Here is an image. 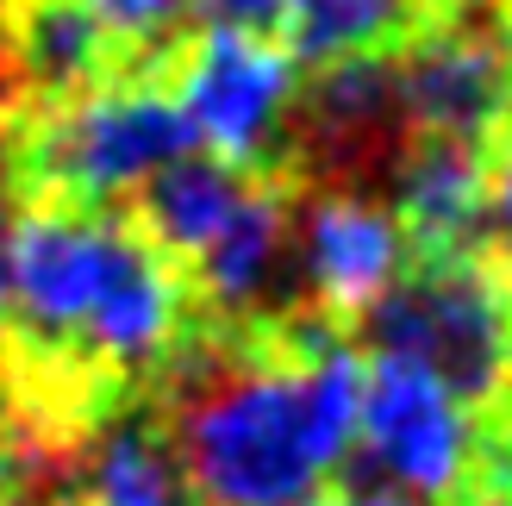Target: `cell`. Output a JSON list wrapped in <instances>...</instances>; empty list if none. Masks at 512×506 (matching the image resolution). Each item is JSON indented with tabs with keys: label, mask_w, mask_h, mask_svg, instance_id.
<instances>
[{
	"label": "cell",
	"mask_w": 512,
	"mask_h": 506,
	"mask_svg": "<svg viewBox=\"0 0 512 506\" xmlns=\"http://www.w3.org/2000/svg\"><path fill=\"white\" fill-rule=\"evenodd\" d=\"M144 394L200 506H313L344 482L363 350L313 307L250 325L194 319Z\"/></svg>",
	"instance_id": "cell-1"
},
{
	"label": "cell",
	"mask_w": 512,
	"mask_h": 506,
	"mask_svg": "<svg viewBox=\"0 0 512 506\" xmlns=\"http://www.w3.org/2000/svg\"><path fill=\"white\" fill-rule=\"evenodd\" d=\"M188 150L194 132L163 69H125L63 107L0 125V175L13 207H113Z\"/></svg>",
	"instance_id": "cell-2"
},
{
	"label": "cell",
	"mask_w": 512,
	"mask_h": 506,
	"mask_svg": "<svg viewBox=\"0 0 512 506\" xmlns=\"http://www.w3.org/2000/svg\"><path fill=\"white\" fill-rule=\"evenodd\" d=\"M356 332L375 357L413 363L475 413H494L512 394V269L488 250L413 257Z\"/></svg>",
	"instance_id": "cell-3"
},
{
	"label": "cell",
	"mask_w": 512,
	"mask_h": 506,
	"mask_svg": "<svg viewBox=\"0 0 512 506\" xmlns=\"http://www.w3.org/2000/svg\"><path fill=\"white\" fill-rule=\"evenodd\" d=\"M350 488L406 494L425 506H469L481 475V413L413 363H363V413L350 444Z\"/></svg>",
	"instance_id": "cell-4"
},
{
	"label": "cell",
	"mask_w": 512,
	"mask_h": 506,
	"mask_svg": "<svg viewBox=\"0 0 512 506\" xmlns=\"http://www.w3.org/2000/svg\"><path fill=\"white\" fill-rule=\"evenodd\" d=\"M163 82L182 107L194 150L256 175H288V132L300 107V63L275 38L188 32L169 50Z\"/></svg>",
	"instance_id": "cell-5"
},
{
	"label": "cell",
	"mask_w": 512,
	"mask_h": 506,
	"mask_svg": "<svg viewBox=\"0 0 512 506\" xmlns=\"http://www.w3.org/2000/svg\"><path fill=\"white\" fill-rule=\"evenodd\" d=\"M394 100L406 138L488 144L512 119V13L500 0H456L394 57Z\"/></svg>",
	"instance_id": "cell-6"
},
{
	"label": "cell",
	"mask_w": 512,
	"mask_h": 506,
	"mask_svg": "<svg viewBox=\"0 0 512 506\" xmlns=\"http://www.w3.org/2000/svg\"><path fill=\"white\" fill-rule=\"evenodd\" d=\"M406 263H413V244L388 213V200L356 188H313L306 207L294 200V275H300L294 307H313L350 332L400 282Z\"/></svg>",
	"instance_id": "cell-7"
},
{
	"label": "cell",
	"mask_w": 512,
	"mask_h": 506,
	"mask_svg": "<svg viewBox=\"0 0 512 506\" xmlns=\"http://www.w3.org/2000/svg\"><path fill=\"white\" fill-rule=\"evenodd\" d=\"M381 194H388V213L400 219L413 257L481 250V213H488V144L406 138L394 169L381 175Z\"/></svg>",
	"instance_id": "cell-8"
},
{
	"label": "cell",
	"mask_w": 512,
	"mask_h": 506,
	"mask_svg": "<svg viewBox=\"0 0 512 506\" xmlns=\"http://www.w3.org/2000/svg\"><path fill=\"white\" fill-rule=\"evenodd\" d=\"M57 506H200L150 394L119 400L82 432Z\"/></svg>",
	"instance_id": "cell-9"
},
{
	"label": "cell",
	"mask_w": 512,
	"mask_h": 506,
	"mask_svg": "<svg viewBox=\"0 0 512 506\" xmlns=\"http://www.w3.org/2000/svg\"><path fill=\"white\" fill-rule=\"evenodd\" d=\"M456 0H288L281 7V50L300 69L400 57L413 38H425Z\"/></svg>",
	"instance_id": "cell-10"
},
{
	"label": "cell",
	"mask_w": 512,
	"mask_h": 506,
	"mask_svg": "<svg viewBox=\"0 0 512 506\" xmlns=\"http://www.w3.org/2000/svg\"><path fill=\"white\" fill-rule=\"evenodd\" d=\"M250 182H256V169L219 163V157H207V150H188V157L163 163L138 188V207L125 219H132L175 269H188L200 250L232 225V213L244 207Z\"/></svg>",
	"instance_id": "cell-11"
},
{
	"label": "cell",
	"mask_w": 512,
	"mask_h": 506,
	"mask_svg": "<svg viewBox=\"0 0 512 506\" xmlns=\"http://www.w3.org/2000/svg\"><path fill=\"white\" fill-rule=\"evenodd\" d=\"M88 7L100 13V25L132 50V57L144 69H163L169 63V50L182 44L188 32V0H88Z\"/></svg>",
	"instance_id": "cell-12"
},
{
	"label": "cell",
	"mask_w": 512,
	"mask_h": 506,
	"mask_svg": "<svg viewBox=\"0 0 512 506\" xmlns=\"http://www.w3.org/2000/svg\"><path fill=\"white\" fill-rule=\"evenodd\" d=\"M481 250L512 269V119L488 138V213H481Z\"/></svg>",
	"instance_id": "cell-13"
},
{
	"label": "cell",
	"mask_w": 512,
	"mask_h": 506,
	"mask_svg": "<svg viewBox=\"0 0 512 506\" xmlns=\"http://www.w3.org/2000/svg\"><path fill=\"white\" fill-rule=\"evenodd\" d=\"M288 0H188V19L200 32H238V38H275Z\"/></svg>",
	"instance_id": "cell-14"
},
{
	"label": "cell",
	"mask_w": 512,
	"mask_h": 506,
	"mask_svg": "<svg viewBox=\"0 0 512 506\" xmlns=\"http://www.w3.org/2000/svg\"><path fill=\"white\" fill-rule=\"evenodd\" d=\"M313 506H425V500H406V494H375V488H338V494H319Z\"/></svg>",
	"instance_id": "cell-15"
},
{
	"label": "cell",
	"mask_w": 512,
	"mask_h": 506,
	"mask_svg": "<svg viewBox=\"0 0 512 506\" xmlns=\"http://www.w3.org/2000/svg\"><path fill=\"white\" fill-rule=\"evenodd\" d=\"M7 225H13V194L0 175V338H7Z\"/></svg>",
	"instance_id": "cell-16"
},
{
	"label": "cell",
	"mask_w": 512,
	"mask_h": 506,
	"mask_svg": "<svg viewBox=\"0 0 512 506\" xmlns=\"http://www.w3.org/2000/svg\"><path fill=\"white\" fill-rule=\"evenodd\" d=\"M0 506H38V500H13V494H0Z\"/></svg>",
	"instance_id": "cell-17"
},
{
	"label": "cell",
	"mask_w": 512,
	"mask_h": 506,
	"mask_svg": "<svg viewBox=\"0 0 512 506\" xmlns=\"http://www.w3.org/2000/svg\"><path fill=\"white\" fill-rule=\"evenodd\" d=\"M506 7H512V0H506Z\"/></svg>",
	"instance_id": "cell-18"
}]
</instances>
